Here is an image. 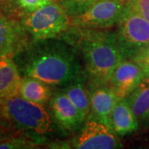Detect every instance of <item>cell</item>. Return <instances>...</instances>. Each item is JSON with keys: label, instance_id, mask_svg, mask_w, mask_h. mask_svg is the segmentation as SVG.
<instances>
[{"label": "cell", "instance_id": "cell-1", "mask_svg": "<svg viewBox=\"0 0 149 149\" xmlns=\"http://www.w3.org/2000/svg\"><path fill=\"white\" fill-rule=\"evenodd\" d=\"M80 46L85 66L91 80L97 85H105L122 56L118 45L117 34L108 32L85 31Z\"/></svg>", "mask_w": 149, "mask_h": 149}, {"label": "cell", "instance_id": "cell-2", "mask_svg": "<svg viewBox=\"0 0 149 149\" xmlns=\"http://www.w3.org/2000/svg\"><path fill=\"white\" fill-rule=\"evenodd\" d=\"M25 74L48 85L68 84L78 78L80 66L74 55L60 47L43 48L33 52L24 66Z\"/></svg>", "mask_w": 149, "mask_h": 149}, {"label": "cell", "instance_id": "cell-3", "mask_svg": "<svg viewBox=\"0 0 149 149\" xmlns=\"http://www.w3.org/2000/svg\"><path fill=\"white\" fill-rule=\"evenodd\" d=\"M1 113L9 122L32 136H42L52 130V121L43 104L16 95L0 101Z\"/></svg>", "mask_w": 149, "mask_h": 149}, {"label": "cell", "instance_id": "cell-4", "mask_svg": "<svg viewBox=\"0 0 149 149\" xmlns=\"http://www.w3.org/2000/svg\"><path fill=\"white\" fill-rule=\"evenodd\" d=\"M70 18L63 7L57 3L41 6L29 12L23 19V26L36 42L56 37L66 29Z\"/></svg>", "mask_w": 149, "mask_h": 149}, {"label": "cell", "instance_id": "cell-5", "mask_svg": "<svg viewBox=\"0 0 149 149\" xmlns=\"http://www.w3.org/2000/svg\"><path fill=\"white\" fill-rule=\"evenodd\" d=\"M117 40L122 58L133 60L149 46V21L128 8L118 22Z\"/></svg>", "mask_w": 149, "mask_h": 149}, {"label": "cell", "instance_id": "cell-6", "mask_svg": "<svg viewBox=\"0 0 149 149\" xmlns=\"http://www.w3.org/2000/svg\"><path fill=\"white\" fill-rule=\"evenodd\" d=\"M127 8L124 0H96L80 14L70 18V24L83 29L106 28L118 22Z\"/></svg>", "mask_w": 149, "mask_h": 149}, {"label": "cell", "instance_id": "cell-7", "mask_svg": "<svg viewBox=\"0 0 149 149\" xmlns=\"http://www.w3.org/2000/svg\"><path fill=\"white\" fill-rule=\"evenodd\" d=\"M144 76L143 70L136 61L122 59L113 70L109 84L120 100L134 91Z\"/></svg>", "mask_w": 149, "mask_h": 149}, {"label": "cell", "instance_id": "cell-8", "mask_svg": "<svg viewBox=\"0 0 149 149\" xmlns=\"http://www.w3.org/2000/svg\"><path fill=\"white\" fill-rule=\"evenodd\" d=\"M118 145L111 128L97 119L88 120L75 143L80 149H111Z\"/></svg>", "mask_w": 149, "mask_h": 149}, {"label": "cell", "instance_id": "cell-9", "mask_svg": "<svg viewBox=\"0 0 149 149\" xmlns=\"http://www.w3.org/2000/svg\"><path fill=\"white\" fill-rule=\"evenodd\" d=\"M50 104L55 118L64 128L68 129L76 128L85 119L65 93H59L52 97Z\"/></svg>", "mask_w": 149, "mask_h": 149}, {"label": "cell", "instance_id": "cell-10", "mask_svg": "<svg viewBox=\"0 0 149 149\" xmlns=\"http://www.w3.org/2000/svg\"><path fill=\"white\" fill-rule=\"evenodd\" d=\"M90 99L91 109L96 119L111 128L112 113L118 100L110 86H100L95 89Z\"/></svg>", "mask_w": 149, "mask_h": 149}, {"label": "cell", "instance_id": "cell-11", "mask_svg": "<svg viewBox=\"0 0 149 149\" xmlns=\"http://www.w3.org/2000/svg\"><path fill=\"white\" fill-rule=\"evenodd\" d=\"M22 78L11 56L0 57V101L20 95Z\"/></svg>", "mask_w": 149, "mask_h": 149}, {"label": "cell", "instance_id": "cell-12", "mask_svg": "<svg viewBox=\"0 0 149 149\" xmlns=\"http://www.w3.org/2000/svg\"><path fill=\"white\" fill-rule=\"evenodd\" d=\"M138 121L128 100L125 99L118 100L112 113L111 128L113 131L122 136L133 133L138 129Z\"/></svg>", "mask_w": 149, "mask_h": 149}, {"label": "cell", "instance_id": "cell-13", "mask_svg": "<svg viewBox=\"0 0 149 149\" xmlns=\"http://www.w3.org/2000/svg\"><path fill=\"white\" fill-rule=\"evenodd\" d=\"M128 102L138 120L149 118V76L145 75L128 96Z\"/></svg>", "mask_w": 149, "mask_h": 149}, {"label": "cell", "instance_id": "cell-14", "mask_svg": "<svg viewBox=\"0 0 149 149\" xmlns=\"http://www.w3.org/2000/svg\"><path fill=\"white\" fill-rule=\"evenodd\" d=\"M52 95L47 84L28 75L22 78L20 95L29 101L44 104L49 100Z\"/></svg>", "mask_w": 149, "mask_h": 149}, {"label": "cell", "instance_id": "cell-15", "mask_svg": "<svg viewBox=\"0 0 149 149\" xmlns=\"http://www.w3.org/2000/svg\"><path fill=\"white\" fill-rule=\"evenodd\" d=\"M19 43L16 27L0 13V57L10 56L15 52Z\"/></svg>", "mask_w": 149, "mask_h": 149}, {"label": "cell", "instance_id": "cell-16", "mask_svg": "<svg viewBox=\"0 0 149 149\" xmlns=\"http://www.w3.org/2000/svg\"><path fill=\"white\" fill-rule=\"evenodd\" d=\"M65 94L69 97L85 118L91 109V99L88 97L82 81L77 78L70 82L69 87L65 89Z\"/></svg>", "mask_w": 149, "mask_h": 149}, {"label": "cell", "instance_id": "cell-17", "mask_svg": "<svg viewBox=\"0 0 149 149\" xmlns=\"http://www.w3.org/2000/svg\"><path fill=\"white\" fill-rule=\"evenodd\" d=\"M128 8L149 21V0H130Z\"/></svg>", "mask_w": 149, "mask_h": 149}, {"label": "cell", "instance_id": "cell-18", "mask_svg": "<svg viewBox=\"0 0 149 149\" xmlns=\"http://www.w3.org/2000/svg\"><path fill=\"white\" fill-rule=\"evenodd\" d=\"M30 144L24 139H4L0 143V148H29Z\"/></svg>", "mask_w": 149, "mask_h": 149}, {"label": "cell", "instance_id": "cell-19", "mask_svg": "<svg viewBox=\"0 0 149 149\" xmlns=\"http://www.w3.org/2000/svg\"><path fill=\"white\" fill-rule=\"evenodd\" d=\"M143 68L144 74L149 70V46L133 59Z\"/></svg>", "mask_w": 149, "mask_h": 149}, {"label": "cell", "instance_id": "cell-20", "mask_svg": "<svg viewBox=\"0 0 149 149\" xmlns=\"http://www.w3.org/2000/svg\"><path fill=\"white\" fill-rule=\"evenodd\" d=\"M17 2L22 8L27 12L36 10L42 6L41 0H17Z\"/></svg>", "mask_w": 149, "mask_h": 149}, {"label": "cell", "instance_id": "cell-21", "mask_svg": "<svg viewBox=\"0 0 149 149\" xmlns=\"http://www.w3.org/2000/svg\"><path fill=\"white\" fill-rule=\"evenodd\" d=\"M58 0H41L42 2V6L46 5L48 3H56Z\"/></svg>", "mask_w": 149, "mask_h": 149}, {"label": "cell", "instance_id": "cell-22", "mask_svg": "<svg viewBox=\"0 0 149 149\" xmlns=\"http://www.w3.org/2000/svg\"><path fill=\"white\" fill-rule=\"evenodd\" d=\"M11 0H0V6H7L9 4Z\"/></svg>", "mask_w": 149, "mask_h": 149}, {"label": "cell", "instance_id": "cell-23", "mask_svg": "<svg viewBox=\"0 0 149 149\" xmlns=\"http://www.w3.org/2000/svg\"><path fill=\"white\" fill-rule=\"evenodd\" d=\"M77 2H80V3H93L94 1H96V0H75Z\"/></svg>", "mask_w": 149, "mask_h": 149}, {"label": "cell", "instance_id": "cell-24", "mask_svg": "<svg viewBox=\"0 0 149 149\" xmlns=\"http://www.w3.org/2000/svg\"><path fill=\"white\" fill-rule=\"evenodd\" d=\"M4 136H3V133L2 132V130L0 129V143L2 142V141H3L4 140Z\"/></svg>", "mask_w": 149, "mask_h": 149}, {"label": "cell", "instance_id": "cell-25", "mask_svg": "<svg viewBox=\"0 0 149 149\" xmlns=\"http://www.w3.org/2000/svg\"><path fill=\"white\" fill-rule=\"evenodd\" d=\"M145 75H147V76H149V70L148 71V72H146V73H145Z\"/></svg>", "mask_w": 149, "mask_h": 149}]
</instances>
